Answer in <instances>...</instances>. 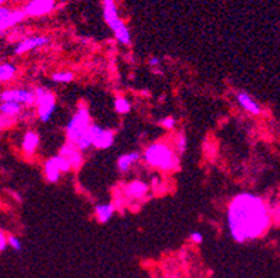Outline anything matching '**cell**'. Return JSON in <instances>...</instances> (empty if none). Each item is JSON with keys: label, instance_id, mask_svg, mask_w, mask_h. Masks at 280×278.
I'll list each match as a JSON object with an SVG mask.
<instances>
[{"label": "cell", "instance_id": "6da1fadb", "mask_svg": "<svg viewBox=\"0 0 280 278\" xmlns=\"http://www.w3.org/2000/svg\"><path fill=\"white\" fill-rule=\"evenodd\" d=\"M272 222L268 206L261 196L243 192L236 195L227 209V227L238 243L254 241L265 234Z\"/></svg>", "mask_w": 280, "mask_h": 278}, {"label": "cell", "instance_id": "7a4b0ae2", "mask_svg": "<svg viewBox=\"0 0 280 278\" xmlns=\"http://www.w3.org/2000/svg\"><path fill=\"white\" fill-rule=\"evenodd\" d=\"M91 116L85 106H80L73 117L70 118L69 124L66 127V135H67V142L73 143L75 148L81 152H87L88 149L92 148L91 143V135H89V128H91Z\"/></svg>", "mask_w": 280, "mask_h": 278}, {"label": "cell", "instance_id": "3957f363", "mask_svg": "<svg viewBox=\"0 0 280 278\" xmlns=\"http://www.w3.org/2000/svg\"><path fill=\"white\" fill-rule=\"evenodd\" d=\"M144 160L148 166L162 171H175L180 166L179 156L166 142L151 143L144 152Z\"/></svg>", "mask_w": 280, "mask_h": 278}, {"label": "cell", "instance_id": "277c9868", "mask_svg": "<svg viewBox=\"0 0 280 278\" xmlns=\"http://www.w3.org/2000/svg\"><path fill=\"white\" fill-rule=\"evenodd\" d=\"M103 17H105L106 24L109 25V28L112 30L118 42L123 45H130L131 34L127 25L118 17L114 0H103Z\"/></svg>", "mask_w": 280, "mask_h": 278}, {"label": "cell", "instance_id": "5b68a950", "mask_svg": "<svg viewBox=\"0 0 280 278\" xmlns=\"http://www.w3.org/2000/svg\"><path fill=\"white\" fill-rule=\"evenodd\" d=\"M34 96H35L34 103L37 105L38 109V117L42 123H48L53 116L55 110H56L55 95L46 88H37L34 91Z\"/></svg>", "mask_w": 280, "mask_h": 278}, {"label": "cell", "instance_id": "8992f818", "mask_svg": "<svg viewBox=\"0 0 280 278\" xmlns=\"http://www.w3.org/2000/svg\"><path fill=\"white\" fill-rule=\"evenodd\" d=\"M45 177L46 179L52 182V184H56L57 181L60 179V175L64 173H69L70 170H73L70 163L64 157H62L60 155L52 156L50 159L46 160L45 163Z\"/></svg>", "mask_w": 280, "mask_h": 278}, {"label": "cell", "instance_id": "52a82bcc", "mask_svg": "<svg viewBox=\"0 0 280 278\" xmlns=\"http://www.w3.org/2000/svg\"><path fill=\"white\" fill-rule=\"evenodd\" d=\"M91 143L96 149H109L114 143V132L103 128L98 124H92L89 128Z\"/></svg>", "mask_w": 280, "mask_h": 278}, {"label": "cell", "instance_id": "ba28073f", "mask_svg": "<svg viewBox=\"0 0 280 278\" xmlns=\"http://www.w3.org/2000/svg\"><path fill=\"white\" fill-rule=\"evenodd\" d=\"M0 100L2 102H14L19 105H34V92L27 91V89H6L0 93Z\"/></svg>", "mask_w": 280, "mask_h": 278}, {"label": "cell", "instance_id": "9c48e42d", "mask_svg": "<svg viewBox=\"0 0 280 278\" xmlns=\"http://www.w3.org/2000/svg\"><path fill=\"white\" fill-rule=\"evenodd\" d=\"M55 9V0H31L24 9V14L28 17H41L49 14Z\"/></svg>", "mask_w": 280, "mask_h": 278}, {"label": "cell", "instance_id": "30bf717a", "mask_svg": "<svg viewBox=\"0 0 280 278\" xmlns=\"http://www.w3.org/2000/svg\"><path fill=\"white\" fill-rule=\"evenodd\" d=\"M59 155L69 161L71 168H74V170H78V168L84 164V156H82V152L75 148L73 143L70 142L64 143L62 148H60V153H59Z\"/></svg>", "mask_w": 280, "mask_h": 278}, {"label": "cell", "instance_id": "8fae6325", "mask_svg": "<svg viewBox=\"0 0 280 278\" xmlns=\"http://www.w3.org/2000/svg\"><path fill=\"white\" fill-rule=\"evenodd\" d=\"M49 38L46 37H31L25 38L16 46V55H24L27 52H31L38 48H42L45 45L49 44Z\"/></svg>", "mask_w": 280, "mask_h": 278}, {"label": "cell", "instance_id": "7c38bea8", "mask_svg": "<svg viewBox=\"0 0 280 278\" xmlns=\"http://www.w3.org/2000/svg\"><path fill=\"white\" fill-rule=\"evenodd\" d=\"M125 196L128 199H134V200H141V199L147 198L148 192H150V185L147 182H144L141 179H135L130 182L125 186Z\"/></svg>", "mask_w": 280, "mask_h": 278}, {"label": "cell", "instance_id": "4fadbf2b", "mask_svg": "<svg viewBox=\"0 0 280 278\" xmlns=\"http://www.w3.org/2000/svg\"><path fill=\"white\" fill-rule=\"evenodd\" d=\"M236 99L238 102V105L241 106L245 111H248L249 114H254V116H259L261 114V106L258 105L255 100L249 96L248 93L238 92L236 95Z\"/></svg>", "mask_w": 280, "mask_h": 278}, {"label": "cell", "instance_id": "5bb4252c", "mask_svg": "<svg viewBox=\"0 0 280 278\" xmlns=\"http://www.w3.org/2000/svg\"><path fill=\"white\" fill-rule=\"evenodd\" d=\"M39 135L34 131H28L23 138V152L25 155H34L39 146Z\"/></svg>", "mask_w": 280, "mask_h": 278}, {"label": "cell", "instance_id": "9a60e30c", "mask_svg": "<svg viewBox=\"0 0 280 278\" xmlns=\"http://www.w3.org/2000/svg\"><path fill=\"white\" fill-rule=\"evenodd\" d=\"M139 159H141V156L137 152H131V153H127V155L120 156L117 160L118 170L121 173H127L131 168V166H134L135 163H138Z\"/></svg>", "mask_w": 280, "mask_h": 278}, {"label": "cell", "instance_id": "2e32d148", "mask_svg": "<svg viewBox=\"0 0 280 278\" xmlns=\"http://www.w3.org/2000/svg\"><path fill=\"white\" fill-rule=\"evenodd\" d=\"M114 204L113 203H102V204H96L95 207V216L98 218V221L100 222H107L114 214Z\"/></svg>", "mask_w": 280, "mask_h": 278}, {"label": "cell", "instance_id": "e0dca14e", "mask_svg": "<svg viewBox=\"0 0 280 278\" xmlns=\"http://www.w3.org/2000/svg\"><path fill=\"white\" fill-rule=\"evenodd\" d=\"M23 110V107L19 103L14 102H2L0 103V114L6 116V117L16 118Z\"/></svg>", "mask_w": 280, "mask_h": 278}, {"label": "cell", "instance_id": "ac0fdd59", "mask_svg": "<svg viewBox=\"0 0 280 278\" xmlns=\"http://www.w3.org/2000/svg\"><path fill=\"white\" fill-rule=\"evenodd\" d=\"M17 74V67L12 63H2L0 64V82H9Z\"/></svg>", "mask_w": 280, "mask_h": 278}, {"label": "cell", "instance_id": "d6986e66", "mask_svg": "<svg viewBox=\"0 0 280 278\" xmlns=\"http://www.w3.org/2000/svg\"><path fill=\"white\" fill-rule=\"evenodd\" d=\"M74 80V74L71 71H57L52 75V81L57 84H69Z\"/></svg>", "mask_w": 280, "mask_h": 278}, {"label": "cell", "instance_id": "ffe728a7", "mask_svg": "<svg viewBox=\"0 0 280 278\" xmlns=\"http://www.w3.org/2000/svg\"><path fill=\"white\" fill-rule=\"evenodd\" d=\"M114 110L118 114H127L131 110V103L125 98H116L114 99Z\"/></svg>", "mask_w": 280, "mask_h": 278}, {"label": "cell", "instance_id": "44dd1931", "mask_svg": "<svg viewBox=\"0 0 280 278\" xmlns=\"http://www.w3.org/2000/svg\"><path fill=\"white\" fill-rule=\"evenodd\" d=\"M176 150L179 155H183L186 153L187 150V136L184 134H180L177 136V141H176Z\"/></svg>", "mask_w": 280, "mask_h": 278}, {"label": "cell", "instance_id": "7402d4cb", "mask_svg": "<svg viewBox=\"0 0 280 278\" xmlns=\"http://www.w3.org/2000/svg\"><path fill=\"white\" fill-rule=\"evenodd\" d=\"M7 245H10V246H12L14 250H17V252H20V250L23 249V243H21V241H20L17 236H14V235L7 236Z\"/></svg>", "mask_w": 280, "mask_h": 278}, {"label": "cell", "instance_id": "603a6c76", "mask_svg": "<svg viewBox=\"0 0 280 278\" xmlns=\"http://www.w3.org/2000/svg\"><path fill=\"white\" fill-rule=\"evenodd\" d=\"M176 125V118L172 117V116H169V117H165L162 120V127L163 128H166V130H173Z\"/></svg>", "mask_w": 280, "mask_h": 278}, {"label": "cell", "instance_id": "cb8c5ba5", "mask_svg": "<svg viewBox=\"0 0 280 278\" xmlns=\"http://www.w3.org/2000/svg\"><path fill=\"white\" fill-rule=\"evenodd\" d=\"M14 120H16V118L6 117V116H2V114H0V131L9 128V127H10V125L13 124Z\"/></svg>", "mask_w": 280, "mask_h": 278}, {"label": "cell", "instance_id": "d4e9b609", "mask_svg": "<svg viewBox=\"0 0 280 278\" xmlns=\"http://www.w3.org/2000/svg\"><path fill=\"white\" fill-rule=\"evenodd\" d=\"M190 241L194 242V243H201L204 241V235L198 232V231H194V232L190 234Z\"/></svg>", "mask_w": 280, "mask_h": 278}, {"label": "cell", "instance_id": "484cf974", "mask_svg": "<svg viewBox=\"0 0 280 278\" xmlns=\"http://www.w3.org/2000/svg\"><path fill=\"white\" fill-rule=\"evenodd\" d=\"M7 236L3 231H0V252H5L7 249Z\"/></svg>", "mask_w": 280, "mask_h": 278}, {"label": "cell", "instance_id": "4316f807", "mask_svg": "<svg viewBox=\"0 0 280 278\" xmlns=\"http://www.w3.org/2000/svg\"><path fill=\"white\" fill-rule=\"evenodd\" d=\"M159 64H161V60H159L158 57H152V59H150L151 67H156V66H159Z\"/></svg>", "mask_w": 280, "mask_h": 278}, {"label": "cell", "instance_id": "83f0119b", "mask_svg": "<svg viewBox=\"0 0 280 278\" xmlns=\"http://www.w3.org/2000/svg\"><path fill=\"white\" fill-rule=\"evenodd\" d=\"M5 2H6V0H0V6H2V5H5Z\"/></svg>", "mask_w": 280, "mask_h": 278}, {"label": "cell", "instance_id": "f1b7e54d", "mask_svg": "<svg viewBox=\"0 0 280 278\" xmlns=\"http://www.w3.org/2000/svg\"><path fill=\"white\" fill-rule=\"evenodd\" d=\"M19 2H24V0H19Z\"/></svg>", "mask_w": 280, "mask_h": 278}]
</instances>
